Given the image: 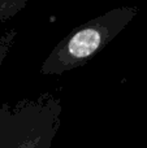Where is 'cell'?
<instances>
[{"instance_id": "1", "label": "cell", "mask_w": 147, "mask_h": 148, "mask_svg": "<svg viewBox=\"0 0 147 148\" xmlns=\"http://www.w3.org/2000/svg\"><path fill=\"white\" fill-rule=\"evenodd\" d=\"M102 40H103V36H102L100 30L95 26H89L77 31L70 38L67 52L74 60L86 59L99 48Z\"/></svg>"}]
</instances>
